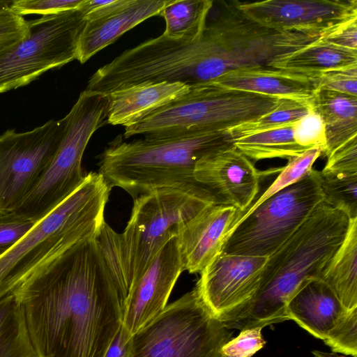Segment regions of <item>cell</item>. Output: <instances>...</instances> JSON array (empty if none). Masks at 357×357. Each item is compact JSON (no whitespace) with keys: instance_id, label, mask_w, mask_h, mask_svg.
Segmentation results:
<instances>
[{"instance_id":"obj_35","label":"cell","mask_w":357,"mask_h":357,"mask_svg":"<svg viewBox=\"0 0 357 357\" xmlns=\"http://www.w3.org/2000/svg\"><path fill=\"white\" fill-rule=\"evenodd\" d=\"M82 0H15L10 10L15 14L23 17L30 14L43 15L77 9Z\"/></svg>"},{"instance_id":"obj_30","label":"cell","mask_w":357,"mask_h":357,"mask_svg":"<svg viewBox=\"0 0 357 357\" xmlns=\"http://www.w3.org/2000/svg\"><path fill=\"white\" fill-rule=\"evenodd\" d=\"M321 155V149L319 147H313L306 150L297 156L289 159L287 164L284 167H280L278 176L275 178L274 181L245 212L241 214L238 220L233 225L229 230L228 236L240 221L247 217L265 200L287 186L297 182L305 176L312 169L313 164Z\"/></svg>"},{"instance_id":"obj_23","label":"cell","mask_w":357,"mask_h":357,"mask_svg":"<svg viewBox=\"0 0 357 357\" xmlns=\"http://www.w3.org/2000/svg\"><path fill=\"white\" fill-rule=\"evenodd\" d=\"M345 310L357 307V218H352L342 244L321 278Z\"/></svg>"},{"instance_id":"obj_36","label":"cell","mask_w":357,"mask_h":357,"mask_svg":"<svg viewBox=\"0 0 357 357\" xmlns=\"http://www.w3.org/2000/svg\"><path fill=\"white\" fill-rule=\"evenodd\" d=\"M29 32V22L8 10L0 15V58Z\"/></svg>"},{"instance_id":"obj_15","label":"cell","mask_w":357,"mask_h":357,"mask_svg":"<svg viewBox=\"0 0 357 357\" xmlns=\"http://www.w3.org/2000/svg\"><path fill=\"white\" fill-rule=\"evenodd\" d=\"M263 174L233 146L200 159L195 165L194 178L219 204L232 206L243 213L259 193Z\"/></svg>"},{"instance_id":"obj_1","label":"cell","mask_w":357,"mask_h":357,"mask_svg":"<svg viewBox=\"0 0 357 357\" xmlns=\"http://www.w3.org/2000/svg\"><path fill=\"white\" fill-rule=\"evenodd\" d=\"M98 235L41 266L14 292L38 357H105L123 325V302Z\"/></svg>"},{"instance_id":"obj_32","label":"cell","mask_w":357,"mask_h":357,"mask_svg":"<svg viewBox=\"0 0 357 357\" xmlns=\"http://www.w3.org/2000/svg\"><path fill=\"white\" fill-rule=\"evenodd\" d=\"M295 142L300 146L311 149L319 147L321 155L326 149L325 126L319 114L312 109L292 126Z\"/></svg>"},{"instance_id":"obj_10","label":"cell","mask_w":357,"mask_h":357,"mask_svg":"<svg viewBox=\"0 0 357 357\" xmlns=\"http://www.w3.org/2000/svg\"><path fill=\"white\" fill-rule=\"evenodd\" d=\"M323 201L319 171L312 168L240 221L227 238L222 252L269 257Z\"/></svg>"},{"instance_id":"obj_28","label":"cell","mask_w":357,"mask_h":357,"mask_svg":"<svg viewBox=\"0 0 357 357\" xmlns=\"http://www.w3.org/2000/svg\"><path fill=\"white\" fill-rule=\"evenodd\" d=\"M312 101L280 98L276 107L268 113L227 131L234 140L238 137L294 124L312 109Z\"/></svg>"},{"instance_id":"obj_5","label":"cell","mask_w":357,"mask_h":357,"mask_svg":"<svg viewBox=\"0 0 357 357\" xmlns=\"http://www.w3.org/2000/svg\"><path fill=\"white\" fill-rule=\"evenodd\" d=\"M111 189L98 172L86 174L73 194L0 257V301L14 294L41 266L99 234Z\"/></svg>"},{"instance_id":"obj_13","label":"cell","mask_w":357,"mask_h":357,"mask_svg":"<svg viewBox=\"0 0 357 357\" xmlns=\"http://www.w3.org/2000/svg\"><path fill=\"white\" fill-rule=\"evenodd\" d=\"M267 259L221 252L200 273L194 289L211 314L227 327L255 301Z\"/></svg>"},{"instance_id":"obj_26","label":"cell","mask_w":357,"mask_h":357,"mask_svg":"<svg viewBox=\"0 0 357 357\" xmlns=\"http://www.w3.org/2000/svg\"><path fill=\"white\" fill-rule=\"evenodd\" d=\"M0 357H38L14 294L0 301Z\"/></svg>"},{"instance_id":"obj_8","label":"cell","mask_w":357,"mask_h":357,"mask_svg":"<svg viewBox=\"0 0 357 357\" xmlns=\"http://www.w3.org/2000/svg\"><path fill=\"white\" fill-rule=\"evenodd\" d=\"M107 95L85 89L64 117L59 146L43 176L14 211L36 223L73 194L82 183V160L93 134L107 123Z\"/></svg>"},{"instance_id":"obj_22","label":"cell","mask_w":357,"mask_h":357,"mask_svg":"<svg viewBox=\"0 0 357 357\" xmlns=\"http://www.w3.org/2000/svg\"><path fill=\"white\" fill-rule=\"evenodd\" d=\"M312 105L325 126L324 155L357 137V96L318 89Z\"/></svg>"},{"instance_id":"obj_17","label":"cell","mask_w":357,"mask_h":357,"mask_svg":"<svg viewBox=\"0 0 357 357\" xmlns=\"http://www.w3.org/2000/svg\"><path fill=\"white\" fill-rule=\"evenodd\" d=\"M167 0H109L86 16L79 36L77 57L81 63L148 18L160 15Z\"/></svg>"},{"instance_id":"obj_37","label":"cell","mask_w":357,"mask_h":357,"mask_svg":"<svg viewBox=\"0 0 357 357\" xmlns=\"http://www.w3.org/2000/svg\"><path fill=\"white\" fill-rule=\"evenodd\" d=\"M317 79L319 89L357 96V66L324 72Z\"/></svg>"},{"instance_id":"obj_20","label":"cell","mask_w":357,"mask_h":357,"mask_svg":"<svg viewBox=\"0 0 357 357\" xmlns=\"http://www.w3.org/2000/svg\"><path fill=\"white\" fill-rule=\"evenodd\" d=\"M346 311L334 291L319 278L303 281L286 305L288 319L322 340Z\"/></svg>"},{"instance_id":"obj_12","label":"cell","mask_w":357,"mask_h":357,"mask_svg":"<svg viewBox=\"0 0 357 357\" xmlns=\"http://www.w3.org/2000/svg\"><path fill=\"white\" fill-rule=\"evenodd\" d=\"M66 121L50 120L30 131L8 129L0 135V214L15 211L54 158Z\"/></svg>"},{"instance_id":"obj_6","label":"cell","mask_w":357,"mask_h":357,"mask_svg":"<svg viewBox=\"0 0 357 357\" xmlns=\"http://www.w3.org/2000/svg\"><path fill=\"white\" fill-rule=\"evenodd\" d=\"M218 15L199 38L204 54V83L231 72L274 68L283 59L318 42L323 36L280 31L245 15L235 1L222 2Z\"/></svg>"},{"instance_id":"obj_33","label":"cell","mask_w":357,"mask_h":357,"mask_svg":"<svg viewBox=\"0 0 357 357\" xmlns=\"http://www.w3.org/2000/svg\"><path fill=\"white\" fill-rule=\"evenodd\" d=\"M261 326L242 328L236 337L230 339L221 348L223 357H251L261 349L266 341Z\"/></svg>"},{"instance_id":"obj_9","label":"cell","mask_w":357,"mask_h":357,"mask_svg":"<svg viewBox=\"0 0 357 357\" xmlns=\"http://www.w3.org/2000/svg\"><path fill=\"white\" fill-rule=\"evenodd\" d=\"M231 334L193 289L132 335L130 357H223Z\"/></svg>"},{"instance_id":"obj_34","label":"cell","mask_w":357,"mask_h":357,"mask_svg":"<svg viewBox=\"0 0 357 357\" xmlns=\"http://www.w3.org/2000/svg\"><path fill=\"white\" fill-rule=\"evenodd\" d=\"M36 224V222L16 212L0 214V257L15 245Z\"/></svg>"},{"instance_id":"obj_14","label":"cell","mask_w":357,"mask_h":357,"mask_svg":"<svg viewBox=\"0 0 357 357\" xmlns=\"http://www.w3.org/2000/svg\"><path fill=\"white\" fill-rule=\"evenodd\" d=\"M248 17L266 27L326 36L357 19L356 0L235 1Z\"/></svg>"},{"instance_id":"obj_16","label":"cell","mask_w":357,"mask_h":357,"mask_svg":"<svg viewBox=\"0 0 357 357\" xmlns=\"http://www.w3.org/2000/svg\"><path fill=\"white\" fill-rule=\"evenodd\" d=\"M183 271L178 239L174 236L160 250L125 301L123 326L131 335L165 309Z\"/></svg>"},{"instance_id":"obj_25","label":"cell","mask_w":357,"mask_h":357,"mask_svg":"<svg viewBox=\"0 0 357 357\" xmlns=\"http://www.w3.org/2000/svg\"><path fill=\"white\" fill-rule=\"evenodd\" d=\"M213 3L211 0H167L160 13L166 24L162 34L173 40L198 39L205 29Z\"/></svg>"},{"instance_id":"obj_31","label":"cell","mask_w":357,"mask_h":357,"mask_svg":"<svg viewBox=\"0 0 357 357\" xmlns=\"http://www.w3.org/2000/svg\"><path fill=\"white\" fill-rule=\"evenodd\" d=\"M324 342L335 353L357 357V307L344 313Z\"/></svg>"},{"instance_id":"obj_18","label":"cell","mask_w":357,"mask_h":357,"mask_svg":"<svg viewBox=\"0 0 357 357\" xmlns=\"http://www.w3.org/2000/svg\"><path fill=\"white\" fill-rule=\"evenodd\" d=\"M241 214L232 206L214 204L185 223L177 235L183 271L200 273L222 252Z\"/></svg>"},{"instance_id":"obj_24","label":"cell","mask_w":357,"mask_h":357,"mask_svg":"<svg viewBox=\"0 0 357 357\" xmlns=\"http://www.w3.org/2000/svg\"><path fill=\"white\" fill-rule=\"evenodd\" d=\"M351 66H357V50L338 47L319 40L283 59L274 68L318 75Z\"/></svg>"},{"instance_id":"obj_27","label":"cell","mask_w":357,"mask_h":357,"mask_svg":"<svg viewBox=\"0 0 357 357\" xmlns=\"http://www.w3.org/2000/svg\"><path fill=\"white\" fill-rule=\"evenodd\" d=\"M292 126L238 137L234 140V146L250 160L275 158L289 160L309 149L295 142Z\"/></svg>"},{"instance_id":"obj_4","label":"cell","mask_w":357,"mask_h":357,"mask_svg":"<svg viewBox=\"0 0 357 357\" xmlns=\"http://www.w3.org/2000/svg\"><path fill=\"white\" fill-rule=\"evenodd\" d=\"M123 232L106 222L98 238L124 305L129 291L165 245L209 206L219 204L208 191L160 188L133 199Z\"/></svg>"},{"instance_id":"obj_29","label":"cell","mask_w":357,"mask_h":357,"mask_svg":"<svg viewBox=\"0 0 357 357\" xmlns=\"http://www.w3.org/2000/svg\"><path fill=\"white\" fill-rule=\"evenodd\" d=\"M324 202L357 218V173L319 171Z\"/></svg>"},{"instance_id":"obj_19","label":"cell","mask_w":357,"mask_h":357,"mask_svg":"<svg viewBox=\"0 0 357 357\" xmlns=\"http://www.w3.org/2000/svg\"><path fill=\"white\" fill-rule=\"evenodd\" d=\"M213 82L228 89L303 101H312L319 89L317 75L275 68L236 70Z\"/></svg>"},{"instance_id":"obj_41","label":"cell","mask_w":357,"mask_h":357,"mask_svg":"<svg viewBox=\"0 0 357 357\" xmlns=\"http://www.w3.org/2000/svg\"><path fill=\"white\" fill-rule=\"evenodd\" d=\"M12 1L0 0V15L10 9Z\"/></svg>"},{"instance_id":"obj_40","label":"cell","mask_w":357,"mask_h":357,"mask_svg":"<svg viewBox=\"0 0 357 357\" xmlns=\"http://www.w3.org/2000/svg\"><path fill=\"white\" fill-rule=\"evenodd\" d=\"M131 343L132 335L122 325L105 357H130Z\"/></svg>"},{"instance_id":"obj_2","label":"cell","mask_w":357,"mask_h":357,"mask_svg":"<svg viewBox=\"0 0 357 357\" xmlns=\"http://www.w3.org/2000/svg\"><path fill=\"white\" fill-rule=\"evenodd\" d=\"M350 217L324 201L269 257L260 289L245 314L229 328L261 326L288 320L286 305L306 279L321 278L344 241Z\"/></svg>"},{"instance_id":"obj_7","label":"cell","mask_w":357,"mask_h":357,"mask_svg":"<svg viewBox=\"0 0 357 357\" xmlns=\"http://www.w3.org/2000/svg\"><path fill=\"white\" fill-rule=\"evenodd\" d=\"M279 98L228 89L215 82L191 86L184 96L126 127L124 137L227 131L268 113Z\"/></svg>"},{"instance_id":"obj_38","label":"cell","mask_w":357,"mask_h":357,"mask_svg":"<svg viewBox=\"0 0 357 357\" xmlns=\"http://www.w3.org/2000/svg\"><path fill=\"white\" fill-rule=\"evenodd\" d=\"M323 169L357 173V137L351 139L328 155Z\"/></svg>"},{"instance_id":"obj_39","label":"cell","mask_w":357,"mask_h":357,"mask_svg":"<svg viewBox=\"0 0 357 357\" xmlns=\"http://www.w3.org/2000/svg\"><path fill=\"white\" fill-rule=\"evenodd\" d=\"M357 19L337 27L320 41L338 47L357 50Z\"/></svg>"},{"instance_id":"obj_11","label":"cell","mask_w":357,"mask_h":357,"mask_svg":"<svg viewBox=\"0 0 357 357\" xmlns=\"http://www.w3.org/2000/svg\"><path fill=\"white\" fill-rule=\"evenodd\" d=\"M28 22L27 35L0 58V93L26 86L76 59L86 20L74 9Z\"/></svg>"},{"instance_id":"obj_3","label":"cell","mask_w":357,"mask_h":357,"mask_svg":"<svg viewBox=\"0 0 357 357\" xmlns=\"http://www.w3.org/2000/svg\"><path fill=\"white\" fill-rule=\"evenodd\" d=\"M144 136L126 142L119 135L98 156V173L112 188L123 189L133 199L165 188L207 191L194 178L196 163L209 153L234 146L228 131Z\"/></svg>"},{"instance_id":"obj_21","label":"cell","mask_w":357,"mask_h":357,"mask_svg":"<svg viewBox=\"0 0 357 357\" xmlns=\"http://www.w3.org/2000/svg\"><path fill=\"white\" fill-rule=\"evenodd\" d=\"M191 86L180 82H145L107 94V123L132 126L187 93Z\"/></svg>"}]
</instances>
